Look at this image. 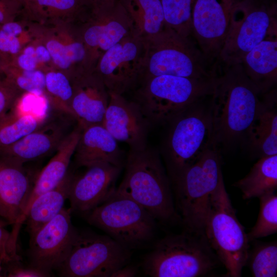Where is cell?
Listing matches in <instances>:
<instances>
[{
	"mask_svg": "<svg viewBox=\"0 0 277 277\" xmlns=\"http://www.w3.org/2000/svg\"><path fill=\"white\" fill-rule=\"evenodd\" d=\"M0 265H2V263L1 260H0Z\"/></svg>",
	"mask_w": 277,
	"mask_h": 277,
	"instance_id": "cell-47",
	"label": "cell"
},
{
	"mask_svg": "<svg viewBox=\"0 0 277 277\" xmlns=\"http://www.w3.org/2000/svg\"><path fill=\"white\" fill-rule=\"evenodd\" d=\"M136 273L135 267L127 264L115 271L112 277H133L135 276Z\"/></svg>",
	"mask_w": 277,
	"mask_h": 277,
	"instance_id": "cell-43",
	"label": "cell"
},
{
	"mask_svg": "<svg viewBox=\"0 0 277 277\" xmlns=\"http://www.w3.org/2000/svg\"><path fill=\"white\" fill-rule=\"evenodd\" d=\"M17 18L0 25V55L5 66L35 38L34 23Z\"/></svg>",
	"mask_w": 277,
	"mask_h": 277,
	"instance_id": "cell-30",
	"label": "cell"
},
{
	"mask_svg": "<svg viewBox=\"0 0 277 277\" xmlns=\"http://www.w3.org/2000/svg\"><path fill=\"white\" fill-rule=\"evenodd\" d=\"M122 167L98 163L84 167L81 174H72L68 197L71 210L88 213L104 202L116 188Z\"/></svg>",
	"mask_w": 277,
	"mask_h": 277,
	"instance_id": "cell-17",
	"label": "cell"
},
{
	"mask_svg": "<svg viewBox=\"0 0 277 277\" xmlns=\"http://www.w3.org/2000/svg\"><path fill=\"white\" fill-rule=\"evenodd\" d=\"M130 249L109 235L79 233L66 259L56 269L66 277H112L128 264Z\"/></svg>",
	"mask_w": 277,
	"mask_h": 277,
	"instance_id": "cell-11",
	"label": "cell"
},
{
	"mask_svg": "<svg viewBox=\"0 0 277 277\" xmlns=\"http://www.w3.org/2000/svg\"><path fill=\"white\" fill-rule=\"evenodd\" d=\"M274 92L266 95L246 141L259 158L277 154V111Z\"/></svg>",
	"mask_w": 277,
	"mask_h": 277,
	"instance_id": "cell-26",
	"label": "cell"
},
{
	"mask_svg": "<svg viewBox=\"0 0 277 277\" xmlns=\"http://www.w3.org/2000/svg\"><path fill=\"white\" fill-rule=\"evenodd\" d=\"M71 176L68 172L55 188L41 194L31 204L25 220L30 238L63 209L68 199Z\"/></svg>",
	"mask_w": 277,
	"mask_h": 277,
	"instance_id": "cell-27",
	"label": "cell"
},
{
	"mask_svg": "<svg viewBox=\"0 0 277 277\" xmlns=\"http://www.w3.org/2000/svg\"><path fill=\"white\" fill-rule=\"evenodd\" d=\"M260 199V211L256 223L247 233L249 242L277 232V195L275 192Z\"/></svg>",
	"mask_w": 277,
	"mask_h": 277,
	"instance_id": "cell-36",
	"label": "cell"
},
{
	"mask_svg": "<svg viewBox=\"0 0 277 277\" xmlns=\"http://www.w3.org/2000/svg\"><path fill=\"white\" fill-rule=\"evenodd\" d=\"M45 115L19 110L15 106L0 116V148L10 145L42 126Z\"/></svg>",
	"mask_w": 277,
	"mask_h": 277,
	"instance_id": "cell-31",
	"label": "cell"
},
{
	"mask_svg": "<svg viewBox=\"0 0 277 277\" xmlns=\"http://www.w3.org/2000/svg\"><path fill=\"white\" fill-rule=\"evenodd\" d=\"M215 80L170 75L145 78L140 81L133 101L150 125L167 123L189 105L211 95Z\"/></svg>",
	"mask_w": 277,
	"mask_h": 277,
	"instance_id": "cell-5",
	"label": "cell"
},
{
	"mask_svg": "<svg viewBox=\"0 0 277 277\" xmlns=\"http://www.w3.org/2000/svg\"><path fill=\"white\" fill-rule=\"evenodd\" d=\"M210 96L189 105L168 122L170 127L163 155L171 184L209 146L211 132Z\"/></svg>",
	"mask_w": 277,
	"mask_h": 277,
	"instance_id": "cell-7",
	"label": "cell"
},
{
	"mask_svg": "<svg viewBox=\"0 0 277 277\" xmlns=\"http://www.w3.org/2000/svg\"><path fill=\"white\" fill-rule=\"evenodd\" d=\"M89 11L104 10L112 7L118 0H80Z\"/></svg>",
	"mask_w": 277,
	"mask_h": 277,
	"instance_id": "cell-42",
	"label": "cell"
},
{
	"mask_svg": "<svg viewBox=\"0 0 277 277\" xmlns=\"http://www.w3.org/2000/svg\"><path fill=\"white\" fill-rule=\"evenodd\" d=\"M66 135L60 127L44 124L15 143L0 148V156L23 165L56 150Z\"/></svg>",
	"mask_w": 277,
	"mask_h": 277,
	"instance_id": "cell-23",
	"label": "cell"
},
{
	"mask_svg": "<svg viewBox=\"0 0 277 277\" xmlns=\"http://www.w3.org/2000/svg\"><path fill=\"white\" fill-rule=\"evenodd\" d=\"M276 12L270 0H236L219 60L225 66L241 64L251 49L277 32Z\"/></svg>",
	"mask_w": 277,
	"mask_h": 277,
	"instance_id": "cell-10",
	"label": "cell"
},
{
	"mask_svg": "<svg viewBox=\"0 0 277 277\" xmlns=\"http://www.w3.org/2000/svg\"><path fill=\"white\" fill-rule=\"evenodd\" d=\"M116 190L140 204L156 220L165 224L181 221L170 180L153 149L129 150L124 177Z\"/></svg>",
	"mask_w": 277,
	"mask_h": 277,
	"instance_id": "cell-2",
	"label": "cell"
},
{
	"mask_svg": "<svg viewBox=\"0 0 277 277\" xmlns=\"http://www.w3.org/2000/svg\"><path fill=\"white\" fill-rule=\"evenodd\" d=\"M144 39L146 52L139 81L162 75L207 78L217 75V65L209 62L190 37L165 27Z\"/></svg>",
	"mask_w": 277,
	"mask_h": 277,
	"instance_id": "cell-6",
	"label": "cell"
},
{
	"mask_svg": "<svg viewBox=\"0 0 277 277\" xmlns=\"http://www.w3.org/2000/svg\"><path fill=\"white\" fill-rule=\"evenodd\" d=\"M196 0H160L164 16L165 27L185 37L191 32L192 13Z\"/></svg>",
	"mask_w": 277,
	"mask_h": 277,
	"instance_id": "cell-34",
	"label": "cell"
},
{
	"mask_svg": "<svg viewBox=\"0 0 277 277\" xmlns=\"http://www.w3.org/2000/svg\"><path fill=\"white\" fill-rule=\"evenodd\" d=\"M7 65L26 70H39L44 72L54 68L47 48L44 43L36 37L25 46Z\"/></svg>",
	"mask_w": 277,
	"mask_h": 277,
	"instance_id": "cell-35",
	"label": "cell"
},
{
	"mask_svg": "<svg viewBox=\"0 0 277 277\" xmlns=\"http://www.w3.org/2000/svg\"><path fill=\"white\" fill-rule=\"evenodd\" d=\"M73 156L78 167L98 163L122 167V151L117 141L102 124L81 128Z\"/></svg>",
	"mask_w": 277,
	"mask_h": 277,
	"instance_id": "cell-21",
	"label": "cell"
},
{
	"mask_svg": "<svg viewBox=\"0 0 277 277\" xmlns=\"http://www.w3.org/2000/svg\"><path fill=\"white\" fill-rule=\"evenodd\" d=\"M88 12L80 0H28L20 16L39 24H77Z\"/></svg>",
	"mask_w": 277,
	"mask_h": 277,
	"instance_id": "cell-25",
	"label": "cell"
},
{
	"mask_svg": "<svg viewBox=\"0 0 277 277\" xmlns=\"http://www.w3.org/2000/svg\"><path fill=\"white\" fill-rule=\"evenodd\" d=\"M236 0H196L192 13L191 32L206 58L215 64L227 35Z\"/></svg>",
	"mask_w": 277,
	"mask_h": 277,
	"instance_id": "cell-15",
	"label": "cell"
},
{
	"mask_svg": "<svg viewBox=\"0 0 277 277\" xmlns=\"http://www.w3.org/2000/svg\"><path fill=\"white\" fill-rule=\"evenodd\" d=\"M75 24L86 49L90 70L106 51L134 33L132 22L119 0L110 8L88 11L85 18Z\"/></svg>",
	"mask_w": 277,
	"mask_h": 277,
	"instance_id": "cell-13",
	"label": "cell"
},
{
	"mask_svg": "<svg viewBox=\"0 0 277 277\" xmlns=\"http://www.w3.org/2000/svg\"><path fill=\"white\" fill-rule=\"evenodd\" d=\"M254 277L277 276V242H249L245 266Z\"/></svg>",
	"mask_w": 277,
	"mask_h": 277,
	"instance_id": "cell-33",
	"label": "cell"
},
{
	"mask_svg": "<svg viewBox=\"0 0 277 277\" xmlns=\"http://www.w3.org/2000/svg\"><path fill=\"white\" fill-rule=\"evenodd\" d=\"M129 15L134 33L142 38L152 36L165 28L160 0H119Z\"/></svg>",
	"mask_w": 277,
	"mask_h": 277,
	"instance_id": "cell-29",
	"label": "cell"
},
{
	"mask_svg": "<svg viewBox=\"0 0 277 277\" xmlns=\"http://www.w3.org/2000/svg\"><path fill=\"white\" fill-rule=\"evenodd\" d=\"M21 94L5 78L0 80V116L8 112L15 106Z\"/></svg>",
	"mask_w": 277,
	"mask_h": 277,
	"instance_id": "cell-39",
	"label": "cell"
},
{
	"mask_svg": "<svg viewBox=\"0 0 277 277\" xmlns=\"http://www.w3.org/2000/svg\"><path fill=\"white\" fill-rule=\"evenodd\" d=\"M71 110L81 128L102 124L108 105L109 93L103 80L93 69L84 71L71 80Z\"/></svg>",
	"mask_w": 277,
	"mask_h": 277,
	"instance_id": "cell-19",
	"label": "cell"
},
{
	"mask_svg": "<svg viewBox=\"0 0 277 277\" xmlns=\"http://www.w3.org/2000/svg\"><path fill=\"white\" fill-rule=\"evenodd\" d=\"M35 37L47 48L54 68L71 80L88 69L87 51L75 24L34 23Z\"/></svg>",
	"mask_w": 277,
	"mask_h": 277,
	"instance_id": "cell-16",
	"label": "cell"
},
{
	"mask_svg": "<svg viewBox=\"0 0 277 277\" xmlns=\"http://www.w3.org/2000/svg\"><path fill=\"white\" fill-rule=\"evenodd\" d=\"M102 125L117 141L127 144L131 151L147 147L150 124L138 105L123 95L109 93V101Z\"/></svg>",
	"mask_w": 277,
	"mask_h": 277,
	"instance_id": "cell-18",
	"label": "cell"
},
{
	"mask_svg": "<svg viewBox=\"0 0 277 277\" xmlns=\"http://www.w3.org/2000/svg\"><path fill=\"white\" fill-rule=\"evenodd\" d=\"M244 200L274 192L277 189V154L259 158L249 173L234 184Z\"/></svg>",
	"mask_w": 277,
	"mask_h": 277,
	"instance_id": "cell-28",
	"label": "cell"
},
{
	"mask_svg": "<svg viewBox=\"0 0 277 277\" xmlns=\"http://www.w3.org/2000/svg\"><path fill=\"white\" fill-rule=\"evenodd\" d=\"M5 66L4 61L0 55V75H3V69Z\"/></svg>",
	"mask_w": 277,
	"mask_h": 277,
	"instance_id": "cell-44",
	"label": "cell"
},
{
	"mask_svg": "<svg viewBox=\"0 0 277 277\" xmlns=\"http://www.w3.org/2000/svg\"><path fill=\"white\" fill-rule=\"evenodd\" d=\"M17 237L12 231L5 229L0 222V260L2 265L21 260L17 253Z\"/></svg>",
	"mask_w": 277,
	"mask_h": 277,
	"instance_id": "cell-38",
	"label": "cell"
},
{
	"mask_svg": "<svg viewBox=\"0 0 277 277\" xmlns=\"http://www.w3.org/2000/svg\"><path fill=\"white\" fill-rule=\"evenodd\" d=\"M145 52L144 38L133 33L102 54L94 70L109 93L123 95L139 81Z\"/></svg>",
	"mask_w": 277,
	"mask_h": 277,
	"instance_id": "cell-12",
	"label": "cell"
},
{
	"mask_svg": "<svg viewBox=\"0 0 277 277\" xmlns=\"http://www.w3.org/2000/svg\"><path fill=\"white\" fill-rule=\"evenodd\" d=\"M261 94L241 64L225 66L216 77L210 96L211 132L209 145L218 149L246 140L263 105Z\"/></svg>",
	"mask_w": 277,
	"mask_h": 277,
	"instance_id": "cell-1",
	"label": "cell"
},
{
	"mask_svg": "<svg viewBox=\"0 0 277 277\" xmlns=\"http://www.w3.org/2000/svg\"><path fill=\"white\" fill-rule=\"evenodd\" d=\"M220 262L204 234L185 230L157 241L145 257L143 268L152 277H200Z\"/></svg>",
	"mask_w": 277,
	"mask_h": 277,
	"instance_id": "cell-4",
	"label": "cell"
},
{
	"mask_svg": "<svg viewBox=\"0 0 277 277\" xmlns=\"http://www.w3.org/2000/svg\"><path fill=\"white\" fill-rule=\"evenodd\" d=\"M17 2H18L19 3H20L23 7V6L26 4V3L28 1V0H14Z\"/></svg>",
	"mask_w": 277,
	"mask_h": 277,
	"instance_id": "cell-45",
	"label": "cell"
},
{
	"mask_svg": "<svg viewBox=\"0 0 277 277\" xmlns=\"http://www.w3.org/2000/svg\"><path fill=\"white\" fill-rule=\"evenodd\" d=\"M241 64L248 78L266 93L277 81V32L251 49Z\"/></svg>",
	"mask_w": 277,
	"mask_h": 277,
	"instance_id": "cell-24",
	"label": "cell"
},
{
	"mask_svg": "<svg viewBox=\"0 0 277 277\" xmlns=\"http://www.w3.org/2000/svg\"><path fill=\"white\" fill-rule=\"evenodd\" d=\"M204 234L229 277H240L245 266L249 242L239 221L223 177L213 193L205 222Z\"/></svg>",
	"mask_w": 277,
	"mask_h": 277,
	"instance_id": "cell-8",
	"label": "cell"
},
{
	"mask_svg": "<svg viewBox=\"0 0 277 277\" xmlns=\"http://www.w3.org/2000/svg\"><path fill=\"white\" fill-rule=\"evenodd\" d=\"M22 8L14 0H0V25L18 17Z\"/></svg>",
	"mask_w": 277,
	"mask_h": 277,
	"instance_id": "cell-41",
	"label": "cell"
},
{
	"mask_svg": "<svg viewBox=\"0 0 277 277\" xmlns=\"http://www.w3.org/2000/svg\"><path fill=\"white\" fill-rule=\"evenodd\" d=\"M71 208L60 213L30 238L31 266L51 273L66 259L77 234L71 219Z\"/></svg>",
	"mask_w": 277,
	"mask_h": 277,
	"instance_id": "cell-14",
	"label": "cell"
},
{
	"mask_svg": "<svg viewBox=\"0 0 277 277\" xmlns=\"http://www.w3.org/2000/svg\"><path fill=\"white\" fill-rule=\"evenodd\" d=\"M5 268L3 275L8 277H47L50 276L49 273L32 266L24 267L21 265L20 261H13L4 264Z\"/></svg>",
	"mask_w": 277,
	"mask_h": 277,
	"instance_id": "cell-40",
	"label": "cell"
},
{
	"mask_svg": "<svg viewBox=\"0 0 277 277\" xmlns=\"http://www.w3.org/2000/svg\"><path fill=\"white\" fill-rule=\"evenodd\" d=\"M2 265H0V276H3V274H2Z\"/></svg>",
	"mask_w": 277,
	"mask_h": 277,
	"instance_id": "cell-46",
	"label": "cell"
},
{
	"mask_svg": "<svg viewBox=\"0 0 277 277\" xmlns=\"http://www.w3.org/2000/svg\"><path fill=\"white\" fill-rule=\"evenodd\" d=\"M223 177L220 152L209 145L172 184L175 208L185 230L204 234L211 197Z\"/></svg>",
	"mask_w": 277,
	"mask_h": 277,
	"instance_id": "cell-3",
	"label": "cell"
},
{
	"mask_svg": "<svg viewBox=\"0 0 277 277\" xmlns=\"http://www.w3.org/2000/svg\"><path fill=\"white\" fill-rule=\"evenodd\" d=\"M32 187L23 165L0 156V216L16 233Z\"/></svg>",
	"mask_w": 277,
	"mask_h": 277,
	"instance_id": "cell-20",
	"label": "cell"
},
{
	"mask_svg": "<svg viewBox=\"0 0 277 277\" xmlns=\"http://www.w3.org/2000/svg\"><path fill=\"white\" fill-rule=\"evenodd\" d=\"M77 127L67 134L56 150L54 155L39 173L22 215L20 224L25 222L26 213L33 202L41 194L55 188L68 173V168L81 134Z\"/></svg>",
	"mask_w": 277,
	"mask_h": 277,
	"instance_id": "cell-22",
	"label": "cell"
},
{
	"mask_svg": "<svg viewBox=\"0 0 277 277\" xmlns=\"http://www.w3.org/2000/svg\"><path fill=\"white\" fill-rule=\"evenodd\" d=\"M3 75L22 93H44L45 74L42 70H26L7 65Z\"/></svg>",
	"mask_w": 277,
	"mask_h": 277,
	"instance_id": "cell-37",
	"label": "cell"
},
{
	"mask_svg": "<svg viewBox=\"0 0 277 277\" xmlns=\"http://www.w3.org/2000/svg\"><path fill=\"white\" fill-rule=\"evenodd\" d=\"M45 74L44 94L47 100L55 110L73 117L71 110L73 93L71 79L66 73L55 68L47 70Z\"/></svg>",
	"mask_w": 277,
	"mask_h": 277,
	"instance_id": "cell-32",
	"label": "cell"
},
{
	"mask_svg": "<svg viewBox=\"0 0 277 277\" xmlns=\"http://www.w3.org/2000/svg\"><path fill=\"white\" fill-rule=\"evenodd\" d=\"M87 220L130 250L150 241L156 228V220L146 209L116 188Z\"/></svg>",
	"mask_w": 277,
	"mask_h": 277,
	"instance_id": "cell-9",
	"label": "cell"
}]
</instances>
